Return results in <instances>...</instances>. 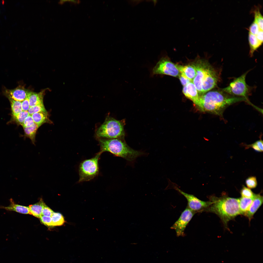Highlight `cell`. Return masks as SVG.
Returning a JSON list of instances; mask_svg holds the SVG:
<instances>
[{"instance_id":"cell-1","label":"cell","mask_w":263,"mask_h":263,"mask_svg":"<svg viewBox=\"0 0 263 263\" xmlns=\"http://www.w3.org/2000/svg\"><path fill=\"white\" fill-rule=\"evenodd\" d=\"M242 101L247 102L248 100L230 95L220 89L207 92L200 96L199 103L197 106L203 112L221 116L228 106Z\"/></svg>"},{"instance_id":"cell-2","label":"cell","mask_w":263,"mask_h":263,"mask_svg":"<svg viewBox=\"0 0 263 263\" xmlns=\"http://www.w3.org/2000/svg\"><path fill=\"white\" fill-rule=\"evenodd\" d=\"M210 206L203 211L214 213L218 215L225 225L239 215L241 214L239 198L224 196L218 197L214 196L209 198Z\"/></svg>"},{"instance_id":"cell-3","label":"cell","mask_w":263,"mask_h":263,"mask_svg":"<svg viewBox=\"0 0 263 263\" xmlns=\"http://www.w3.org/2000/svg\"><path fill=\"white\" fill-rule=\"evenodd\" d=\"M98 141L101 153L109 152L115 157L125 159L129 163H132L137 157L146 154L144 152L131 148L124 139L99 138Z\"/></svg>"},{"instance_id":"cell-4","label":"cell","mask_w":263,"mask_h":263,"mask_svg":"<svg viewBox=\"0 0 263 263\" xmlns=\"http://www.w3.org/2000/svg\"><path fill=\"white\" fill-rule=\"evenodd\" d=\"M96 134L99 139H124L125 135L123 122L109 117L98 128Z\"/></svg>"},{"instance_id":"cell-5","label":"cell","mask_w":263,"mask_h":263,"mask_svg":"<svg viewBox=\"0 0 263 263\" xmlns=\"http://www.w3.org/2000/svg\"><path fill=\"white\" fill-rule=\"evenodd\" d=\"M102 153L100 152L93 157L85 160L80 164L78 167L79 179L78 183L90 181L98 174V161Z\"/></svg>"},{"instance_id":"cell-6","label":"cell","mask_w":263,"mask_h":263,"mask_svg":"<svg viewBox=\"0 0 263 263\" xmlns=\"http://www.w3.org/2000/svg\"><path fill=\"white\" fill-rule=\"evenodd\" d=\"M248 72L247 71L235 78L228 86L221 89V90L230 95L247 99V97L250 90L245 81L246 76Z\"/></svg>"},{"instance_id":"cell-7","label":"cell","mask_w":263,"mask_h":263,"mask_svg":"<svg viewBox=\"0 0 263 263\" xmlns=\"http://www.w3.org/2000/svg\"><path fill=\"white\" fill-rule=\"evenodd\" d=\"M180 72L176 65L171 62L167 56L162 57L153 68L151 75H165L175 77L178 76Z\"/></svg>"},{"instance_id":"cell-8","label":"cell","mask_w":263,"mask_h":263,"mask_svg":"<svg viewBox=\"0 0 263 263\" xmlns=\"http://www.w3.org/2000/svg\"><path fill=\"white\" fill-rule=\"evenodd\" d=\"M195 212L187 207L171 228L175 231L178 236L184 235L185 229Z\"/></svg>"},{"instance_id":"cell-9","label":"cell","mask_w":263,"mask_h":263,"mask_svg":"<svg viewBox=\"0 0 263 263\" xmlns=\"http://www.w3.org/2000/svg\"><path fill=\"white\" fill-rule=\"evenodd\" d=\"M174 189L186 199L188 203L187 207L195 212H203L210 204L209 201H205L201 200L193 195L183 191L177 187H175Z\"/></svg>"},{"instance_id":"cell-10","label":"cell","mask_w":263,"mask_h":263,"mask_svg":"<svg viewBox=\"0 0 263 263\" xmlns=\"http://www.w3.org/2000/svg\"><path fill=\"white\" fill-rule=\"evenodd\" d=\"M219 79L218 73L210 65L207 69L202 82V93H205L216 87Z\"/></svg>"},{"instance_id":"cell-11","label":"cell","mask_w":263,"mask_h":263,"mask_svg":"<svg viewBox=\"0 0 263 263\" xmlns=\"http://www.w3.org/2000/svg\"><path fill=\"white\" fill-rule=\"evenodd\" d=\"M193 64L196 71V76L192 82L196 87L198 93H202V85L203 80L207 69L210 65L208 63L199 60Z\"/></svg>"},{"instance_id":"cell-12","label":"cell","mask_w":263,"mask_h":263,"mask_svg":"<svg viewBox=\"0 0 263 263\" xmlns=\"http://www.w3.org/2000/svg\"><path fill=\"white\" fill-rule=\"evenodd\" d=\"M29 92L23 86H19L13 89H6L4 93L8 98L21 102L27 97Z\"/></svg>"},{"instance_id":"cell-13","label":"cell","mask_w":263,"mask_h":263,"mask_svg":"<svg viewBox=\"0 0 263 263\" xmlns=\"http://www.w3.org/2000/svg\"><path fill=\"white\" fill-rule=\"evenodd\" d=\"M183 94L187 98L191 100L197 106L199 102L200 96L192 82L184 86L182 90Z\"/></svg>"},{"instance_id":"cell-14","label":"cell","mask_w":263,"mask_h":263,"mask_svg":"<svg viewBox=\"0 0 263 263\" xmlns=\"http://www.w3.org/2000/svg\"><path fill=\"white\" fill-rule=\"evenodd\" d=\"M253 199L252 203L249 210L244 215L248 217L249 220L253 218V215L263 202V197L260 194H254Z\"/></svg>"},{"instance_id":"cell-15","label":"cell","mask_w":263,"mask_h":263,"mask_svg":"<svg viewBox=\"0 0 263 263\" xmlns=\"http://www.w3.org/2000/svg\"><path fill=\"white\" fill-rule=\"evenodd\" d=\"M10 204L8 206H0V208L4 209L8 211H13L24 214H29V207H27L16 204L12 198L10 199Z\"/></svg>"},{"instance_id":"cell-16","label":"cell","mask_w":263,"mask_h":263,"mask_svg":"<svg viewBox=\"0 0 263 263\" xmlns=\"http://www.w3.org/2000/svg\"><path fill=\"white\" fill-rule=\"evenodd\" d=\"M180 73L183 74L192 82L196 74V71L193 64L185 66L176 65Z\"/></svg>"},{"instance_id":"cell-17","label":"cell","mask_w":263,"mask_h":263,"mask_svg":"<svg viewBox=\"0 0 263 263\" xmlns=\"http://www.w3.org/2000/svg\"><path fill=\"white\" fill-rule=\"evenodd\" d=\"M44 92L45 91L43 90L37 93L29 92L27 97L30 107L43 103V96Z\"/></svg>"},{"instance_id":"cell-18","label":"cell","mask_w":263,"mask_h":263,"mask_svg":"<svg viewBox=\"0 0 263 263\" xmlns=\"http://www.w3.org/2000/svg\"><path fill=\"white\" fill-rule=\"evenodd\" d=\"M46 205L41 199L38 202L33 205H29L28 207L30 214L40 218L42 216V209Z\"/></svg>"},{"instance_id":"cell-19","label":"cell","mask_w":263,"mask_h":263,"mask_svg":"<svg viewBox=\"0 0 263 263\" xmlns=\"http://www.w3.org/2000/svg\"><path fill=\"white\" fill-rule=\"evenodd\" d=\"M31 116L34 123L39 126L43 123L49 121L47 111L35 113L32 114Z\"/></svg>"},{"instance_id":"cell-20","label":"cell","mask_w":263,"mask_h":263,"mask_svg":"<svg viewBox=\"0 0 263 263\" xmlns=\"http://www.w3.org/2000/svg\"><path fill=\"white\" fill-rule=\"evenodd\" d=\"M248 39L250 48L249 55L250 56H252L254 52L262 43L258 40L255 35L249 32L248 33Z\"/></svg>"},{"instance_id":"cell-21","label":"cell","mask_w":263,"mask_h":263,"mask_svg":"<svg viewBox=\"0 0 263 263\" xmlns=\"http://www.w3.org/2000/svg\"><path fill=\"white\" fill-rule=\"evenodd\" d=\"M253 198L241 197L239 198V205L241 214L244 215L249 210L253 201Z\"/></svg>"},{"instance_id":"cell-22","label":"cell","mask_w":263,"mask_h":263,"mask_svg":"<svg viewBox=\"0 0 263 263\" xmlns=\"http://www.w3.org/2000/svg\"><path fill=\"white\" fill-rule=\"evenodd\" d=\"M39 127L34 123L30 126L23 127L26 135L31 140L32 143L34 144H35L36 132Z\"/></svg>"},{"instance_id":"cell-23","label":"cell","mask_w":263,"mask_h":263,"mask_svg":"<svg viewBox=\"0 0 263 263\" xmlns=\"http://www.w3.org/2000/svg\"><path fill=\"white\" fill-rule=\"evenodd\" d=\"M8 98L10 102L13 116L17 114L22 111L21 102L15 101L10 98Z\"/></svg>"},{"instance_id":"cell-24","label":"cell","mask_w":263,"mask_h":263,"mask_svg":"<svg viewBox=\"0 0 263 263\" xmlns=\"http://www.w3.org/2000/svg\"><path fill=\"white\" fill-rule=\"evenodd\" d=\"M51 217L52 226L62 225L65 222L63 216L60 213L54 212Z\"/></svg>"},{"instance_id":"cell-25","label":"cell","mask_w":263,"mask_h":263,"mask_svg":"<svg viewBox=\"0 0 263 263\" xmlns=\"http://www.w3.org/2000/svg\"><path fill=\"white\" fill-rule=\"evenodd\" d=\"M254 20L257 24L260 29L263 30V17L259 8L256 9L254 11Z\"/></svg>"},{"instance_id":"cell-26","label":"cell","mask_w":263,"mask_h":263,"mask_svg":"<svg viewBox=\"0 0 263 263\" xmlns=\"http://www.w3.org/2000/svg\"><path fill=\"white\" fill-rule=\"evenodd\" d=\"M29 115L36 113L46 112L43 103L39 104L32 107H30L28 111Z\"/></svg>"},{"instance_id":"cell-27","label":"cell","mask_w":263,"mask_h":263,"mask_svg":"<svg viewBox=\"0 0 263 263\" xmlns=\"http://www.w3.org/2000/svg\"><path fill=\"white\" fill-rule=\"evenodd\" d=\"M29 115L28 111H22L13 117L16 121L21 125L25 119Z\"/></svg>"},{"instance_id":"cell-28","label":"cell","mask_w":263,"mask_h":263,"mask_svg":"<svg viewBox=\"0 0 263 263\" xmlns=\"http://www.w3.org/2000/svg\"><path fill=\"white\" fill-rule=\"evenodd\" d=\"M247 146V147L252 148L257 151L261 152L263 151V141L261 139Z\"/></svg>"},{"instance_id":"cell-29","label":"cell","mask_w":263,"mask_h":263,"mask_svg":"<svg viewBox=\"0 0 263 263\" xmlns=\"http://www.w3.org/2000/svg\"><path fill=\"white\" fill-rule=\"evenodd\" d=\"M240 193L242 197L248 198H253L254 195L250 189L244 186L242 189Z\"/></svg>"},{"instance_id":"cell-30","label":"cell","mask_w":263,"mask_h":263,"mask_svg":"<svg viewBox=\"0 0 263 263\" xmlns=\"http://www.w3.org/2000/svg\"><path fill=\"white\" fill-rule=\"evenodd\" d=\"M245 183L248 188H255L257 185L256 178L254 176L250 177L247 178L246 180Z\"/></svg>"},{"instance_id":"cell-31","label":"cell","mask_w":263,"mask_h":263,"mask_svg":"<svg viewBox=\"0 0 263 263\" xmlns=\"http://www.w3.org/2000/svg\"><path fill=\"white\" fill-rule=\"evenodd\" d=\"M249 32L256 35L260 30H261L258 25L254 20L249 28Z\"/></svg>"},{"instance_id":"cell-32","label":"cell","mask_w":263,"mask_h":263,"mask_svg":"<svg viewBox=\"0 0 263 263\" xmlns=\"http://www.w3.org/2000/svg\"><path fill=\"white\" fill-rule=\"evenodd\" d=\"M40 218L41 222L45 225L47 226H52L51 217L41 216Z\"/></svg>"},{"instance_id":"cell-33","label":"cell","mask_w":263,"mask_h":263,"mask_svg":"<svg viewBox=\"0 0 263 263\" xmlns=\"http://www.w3.org/2000/svg\"><path fill=\"white\" fill-rule=\"evenodd\" d=\"M34 123L31 115H29L25 119L21 125L23 127H28L32 125Z\"/></svg>"},{"instance_id":"cell-34","label":"cell","mask_w":263,"mask_h":263,"mask_svg":"<svg viewBox=\"0 0 263 263\" xmlns=\"http://www.w3.org/2000/svg\"><path fill=\"white\" fill-rule=\"evenodd\" d=\"M54 212L46 205L44 207L42 212V216L51 217Z\"/></svg>"},{"instance_id":"cell-35","label":"cell","mask_w":263,"mask_h":263,"mask_svg":"<svg viewBox=\"0 0 263 263\" xmlns=\"http://www.w3.org/2000/svg\"><path fill=\"white\" fill-rule=\"evenodd\" d=\"M178 76L181 84L183 86L186 85L189 83L192 82L183 74L180 73Z\"/></svg>"},{"instance_id":"cell-36","label":"cell","mask_w":263,"mask_h":263,"mask_svg":"<svg viewBox=\"0 0 263 263\" xmlns=\"http://www.w3.org/2000/svg\"><path fill=\"white\" fill-rule=\"evenodd\" d=\"M22 111H28L30 107L28 97L21 102Z\"/></svg>"},{"instance_id":"cell-37","label":"cell","mask_w":263,"mask_h":263,"mask_svg":"<svg viewBox=\"0 0 263 263\" xmlns=\"http://www.w3.org/2000/svg\"><path fill=\"white\" fill-rule=\"evenodd\" d=\"M258 40L261 43L263 42V30H260L257 34L255 35Z\"/></svg>"},{"instance_id":"cell-38","label":"cell","mask_w":263,"mask_h":263,"mask_svg":"<svg viewBox=\"0 0 263 263\" xmlns=\"http://www.w3.org/2000/svg\"><path fill=\"white\" fill-rule=\"evenodd\" d=\"M144 1V0H128L127 1L129 4L132 6H134L140 2Z\"/></svg>"},{"instance_id":"cell-39","label":"cell","mask_w":263,"mask_h":263,"mask_svg":"<svg viewBox=\"0 0 263 263\" xmlns=\"http://www.w3.org/2000/svg\"><path fill=\"white\" fill-rule=\"evenodd\" d=\"M69 1L72 3H78L80 2V1L79 0H69Z\"/></svg>"},{"instance_id":"cell-40","label":"cell","mask_w":263,"mask_h":263,"mask_svg":"<svg viewBox=\"0 0 263 263\" xmlns=\"http://www.w3.org/2000/svg\"><path fill=\"white\" fill-rule=\"evenodd\" d=\"M151 1H152V2H153V3L154 4V6H155L156 4V3L157 2L158 0H151Z\"/></svg>"}]
</instances>
